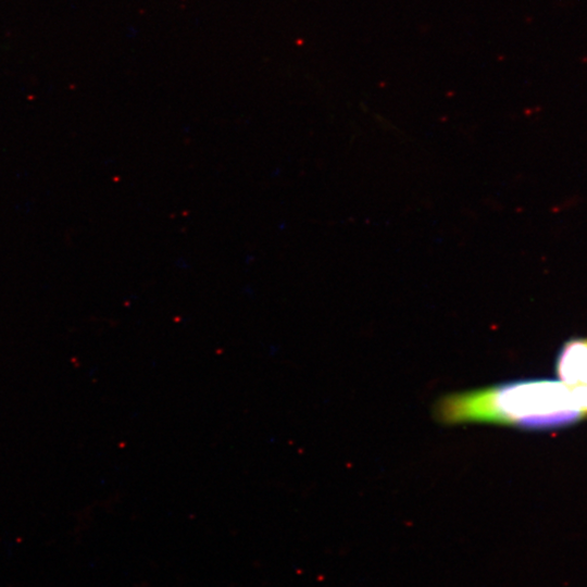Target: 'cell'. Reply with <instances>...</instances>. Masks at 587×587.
<instances>
[{
	"label": "cell",
	"mask_w": 587,
	"mask_h": 587,
	"mask_svg": "<svg viewBox=\"0 0 587 587\" xmlns=\"http://www.w3.org/2000/svg\"><path fill=\"white\" fill-rule=\"evenodd\" d=\"M561 381L528 380L502 383L453 394L436 406L442 423L487 422L528 429L559 428L584 417Z\"/></svg>",
	"instance_id": "1"
},
{
	"label": "cell",
	"mask_w": 587,
	"mask_h": 587,
	"mask_svg": "<svg viewBox=\"0 0 587 587\" xmlns=\"http://www.w3.org/2000/svg\"><path fill=\"white\" fill-rule=\"evenodd\" d=\"M557 372L568 386H587V338L568 341L559 355Z\"/></svg>",
	"instance_id": "2"
},
{
	"label": "cell",
	"mask_w": 587,
	"mask_h": 587,
	"mask_svg": "<svg viewBox=\"0 0 587 587\" xmlns=\"http://www.w3.org/2000/svg\"><path fill=\"white\" fill-rule=\"evenodd\" d=\"M572 396L576 401L579 409L584 415H587V386H576L571 387Z\"/></svg>",
	"instance_id": "3"
}]
</instances>
